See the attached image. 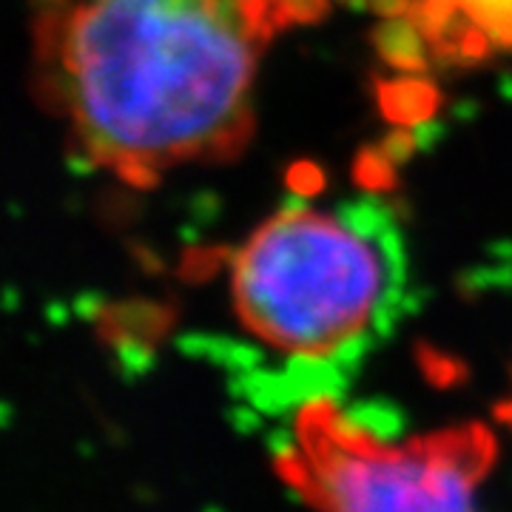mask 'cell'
Returning a JSON list of instances; mask_svg holds the SVG:
<instances>
[{"instance_id":"obj_1","label":"cell","mask_w":512,"mask_h":512,"mask_svg":"<svg viewBox=\"0 0 512 512\" xmlns=\"http://www.w3.org/2000/svg\"><path fill=\"white\" fill-rule=\"evenodd\" d=\"M322 0H43L37 74L86 163L151 188L234 160L276 35Z\"/></svg>"},{"instance_id":"obj_2","label":"cell","mask_w":512,"mask_h":512,"mask_svg":"<svg viewBox=\"0 0 512 512\" xmlns=\"http://www.w3.org/2000/svg\"><path fill=\"white\" fill-rule=\"evenodd\" d=\"M402 285L387 225L288 205L231 262V305L259 345L296 362H330L365 345Z\"/></svg>"},{"instance_id":"obj_3","label":"cell","mask_w":512,"mask_h":512,"mask_svg":"<svg viewBox=\"0 0 512 512\" xmlns=\"http://www.w3.org/2000/svg\"><path fill=\"white\" fill-rule=\"evenodd\" d=\"M495 461L498 441L476 421L384 444L319 396L296 410L274 473L319 510H470Z\"/></svg>"},{"instance_id":"obj_4","label":"cell","mask_w":512,"mask_h":512,"mask_svg":"<svg viewBox=\"0 0 512 512\" xmlns=\"http://www.w3.org/2000/svg\"><path fill=\"white\" fill-rule=\"evenodd\" d=\"M444 18L470 20L481 35L512 43V0H427Z\"/></svg>"}]
</instances>
